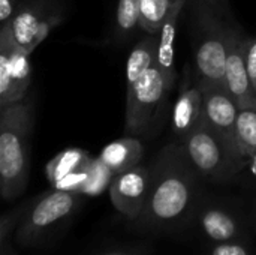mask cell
Listing matches in <instances>:
<instances>
[{"label":"cell","mask_w":256,"mask_h":255,"mask_svg":"<svg viewBox=\"0 0 256 255\" xmlns=\"http://www.w3.org/2000/svg\"><path fill=\"white\" fill-rule=\"evenodd\" d=\"M152 186L141 216L129 227L144 236L177 234L192 225L204 198V180L180 141L165 146L150 164Z\"/></svg>","instance_id":"obj_1"},{"label":"cell","mask_w":256,"mask_h":255,"mask_svg":"<svg viewBox=\"0 0 256 255\" xmlns=\"http://www.w3.org/2000/svg\"><path fill=\"white\" fill-rule=\"evenodd\" d=\"M194 47V81L200 87L224 86L230 41L238 26L213 0H189Z\"/></svg>","instance_id":"obj_2"},{"label":"cell","mask_w":256,"mask_h":255,"mask_svg":"<svg viewBox=\"0 0 256 255\" xmlns=\"http://www.w3.org/2000/svg\"><path fill=\"white\" fill-rule=\"evenodd\" d=\"M33 119V101L0 108V194L4 201L16 200L27 189Z\"/></svg>","instance_id":"obj_3"},{"label":"cell","mask_w":256,"mask_h":255,"mask_svg":"<svg viewBox=\"0 0 256 255\" xmlns=\"http://www.w3.org/2000/svg\"><path fill=\"white\" fill-rule=\"evenodd\" d=\"M82 203V194L56 188L27 200V207L14 234L16 246L36 249L51 245L69 227Z\"/></svg>","instance_id":"obj_4"},{"label":"cell","mask_w":256,"mask_h":255,"mask_svg":"<svg viewBox=\"0 0 256 255\" xmlns=\"http://www.w3.org/2000/svg\"><path fill=\"white\" fill-rule=\"evenodd\" d=\"M180 143L204 182L225 185L232 182L246 168V164L231 146L207 126L204 120Z\"/></svg>","instance_id":"obj_5"},{"label":"cell","mask_w":256,"mask_h":255,"mask_svg":"<svg viewBox=\"0 0 256 255\" xmlns=\"http://www.w3.org/2000/svg\"><path fill=\"white\" fill-rule=\"evenodd\" d=\"M174 86L154 63L134 86L126 89L124 132L134 137L152 135L160 122Z\"/></svg>","instance_id":"obj_6"},{"label":"cell","mask_w":256,"mask_h":255,"mask_svg":"<svg viewBox=\"0 0 256 255\" xmlns=\"http://www.w3.org/2000/svg\"><path fill=\"white\" fill-rule=\"evenodd\" d=\"M192 225L207 243L250 240L249 222L243 209L228 200L204 195Z\"/></svg>","instance_id":"obj_7"},{"label":"cell","mask_w":256,"mask_h":255,"mask_svg":"<svg viewBox=\"0 0 256 255\" xmlns=\"http://www.w3.org/2000/svg\"><path fill=\"white\" fill-rule=\"evenodd\" d=\"M64 14V0H20L12 21L9 23L15 44L32 51L58 26Z\"/></svg>","instance_id":"obj_8"},{"label":"cell","mask_w":256,"mask_h":255,"mask_svg":"<svg viewBox=\"0 0 256 255\" xmlns=\"http://www.w3.org/2000/svg\"><path fill=\"white\" fill-rule=\"evenodd\" d=\"M30 83V54L15 44L8 24L0 29V108L24 101Z\"/></svg>","instance_id":"obj_9"},{"label":"cell","mask_w":256,"mask_h":255,"mask_svg":"<svg viewBox=\"0 0 256 255\" xmlns=\"http://www.w3.org/2000/svg\"><path fill=\"white\" fill-rule=\"evenodd\" d=\"M150 165H135L114 176L110 186L111 203L129 225L134 224L144 212L150 194Z\"/></svg>","instance_id":"obj_10"},{"label":"cell","mask_w":256,"mask_h":255,"mask_svg":"<svg viewBox=\"0 0 256 255\" xmlns=\"http://www.w3.org/2000/svg\"><path fill=\"white\" fill-rule=\"evenodd\" d=\"M246 42L240 27L237 26L230 41V50L225 65L224 87L230 96L236 101L238 108L256 105V90L246 66Z\"/></svg>","instance_id":"obj_11"},{"label":"cell","mask_w":256,"mask_h":255,"mask_svg":"<svg viewBox=\"0 0 256 255\" xmlns=\"http://www.w3.org/2000/svg\"><path fill=\"white\" fill-rule=\"evenodd\" d=\"M201 89H202L204 123L210 126L219 137H222L240 158L236 149V120L238 114V105L230 96V93L225 90L224 86H212V87H201Z\"/></svg>","instance_id":"obj_12"},{"label":"cell","mask_w":256,"mask_h":255,"mask_svg":"<svg viewBox=\"0 0 256 255\" xmlns=\"http://www.w3.org/2000/svg\"><path fill=\"white\" fill-rule=\"evenodd\" d=\"M92 159L90 153L82 149H64L46 164V179L56 189L81 194L88 176Z\"/></svg>","instance_id":"obj_13"},{"label":"cell","mask_w":256,"mask_h":255,"mask_svg":"<svg viewBox=\"0 0 256 255\" xmlns=\"http://www.w3.org/2000/svg\"><path fill=\"white\" fill-rule=\"evenodd\" d=\"M188 81L189 75H186L171 116L172 134L178 141L184 140L202 122V89L195 81L194 84Z\"/></svg>","instance_id":"obj_14"},{"label":"cell","mask_w":256,"mask_h":255,"mask_svg":"<svg viewBox=\"0 0 256 255\" xmlns=\"http://www.w3.org/2000/svg\"><path fill=\"white\" fill-rule=\"evenodd\" d=\"M189 0H176L170 9L168 17L165 18L159 33H158V66L168 78V81L174 86L176 84V62H174V44L177 35V24L180 14L188 6Z\"/></svg>","instance_id":"obj_15"},{"label":"cell","mask_w":256,"mask_h":255,"mask_svg":"<svg viewBox=\"0 0 256 255\" xmlns=\"http://www.w3.org/2000/svg\"><path fill=\"white\" fill-rule=\"evenodd\" d=\"M99 158L114 174H120L135 165H140L144 158V146L136 137L128 135L108 143L100 150Z\"/></svg>","instance_id":"obj_16"},{"label":"cell","mask_w":256,"mask_h":255,"mask_svg":"<svg viewBox=\"0 0 256 255\" xmlns=\"http://www.w3.org/2000/svg\"><path fill=\"white\" fill-rule=\"evenodd\" d=\"M158 60V35H147L128 56L126 86H134ZM126 87V89H128Z\"/></svg>","instance_id":"obj_17"},{"label":"cell","mask_w":256,"mask_h":255,"mask_svg":"<svg viewBox=\"0 0 256 255\" xmlns=\"http://www.w3.org/2000/svg\"><path fill=\"white\" fill-rule=\"evenodd\" d=\"M236 149L246 165L256 153V105L238 108L236 120Z\"/></svg>","instance_id":"obj_18"},{"label":"cell","mask_w":256,"mask_h":255,"mask_svg":"<svg viewBox=\"0 0 256 255\" xmlns=\"http://www.w3.org/2000/svg\"><path fill=\"white\" fill-rule=\"evenodd\" d=\"M140 27V0H117L112 41L124 44Z\"/></svg>","instance_id":"obj_19"},{"label":"cell","mask_w":256,"mask_h":255,"mask_svg":"<svg viewBox=\"0 0 256 255\" xmlns=\"http://www.w3.org/2000/svg\"><path fill=\"white\" fill-rule=\"evenodd\" d=\"M176 0H140V27L147 35H158Z\"/></svg>","instance_id":"obj_20"},{"label":"cell","mask_w":256,"mask_h":255,"mask_svg":"<svg viewBox=\"0 0 256 255\" xmlns=\"http://www.w3.org/2000/svg\"><path fill=\"white\" fill-rule=\"evenodd\" d=\"M114 173L102 162V159L93 158L90 168H88V176L86 180V185L81 191L82 195H99L102 194L106 188L111 186V182L114 179Z\"/></svg>","instance_id":"obj_21"},{"label":"cell","mask_w":256,"mask_h":255,"mask_svg":"<svg viewBox=\"0 0 256 255\" xmlns=\"http://www.w3.org/2000/svg\"><path fill=\"white\" fill-rule=\"evenodd\" d=\"M26 207H27V201L3 213L0 219V246L12 242V237L20 225V221L24 215Z\"/></svg>","instance_id":"obj_22"},{"label":"cell","mask_w":256,"mask_h":255,"mask_svg":"<svg viewBox=\"0 0 256 255\" xmlns=\"http://www.w3.org/2000/svg\"><path fill=\"white\" fill-rule=\"evenodd\" d=\"M204 255H256L252 240L207 243Z\"/></svg>","instance_id":"obj_23"},{"label":"cell","mask_w":256,"mask_h":255,"mask_svg":"<svg viewBox=\"0 0 256 255\" xmlns=\"http://www.w3.org/2000/svg\"><path fill=\"white\" fill-rule=\"evenodd\" d=\"M150 251H152L150 245L135 243V245H126V246H114V248L105 249L94 255H148Z\"/></svg>","instance_id":"obj_24"},{"label":"cell","mask_w":256,"mask_h":255,"mask_svg":"<svg viewBox=\"0 0 256 255\" xmlns=\"http://www.w3.org/2000/svg\"><path fill=\"white\" fill-rule=\"evenodd\" d=\"M246 66H248V72L249 77L254 83L256 84V38H248L246 42Z\"/></svg>","instance_id":"obj_25"},{"label":"cell","mask_w":256,"mask_h":255,"mask_svg":"<svg viewBox=\"0 0 256 255\" xmlns=\"http://www.w3.org/2000/svg\"><path fill=\"white\" fill-rule=\"evenodd\" d=\"M18 3L20 0H0V29L12 21Z\"/></svg>","instance_id":"obj_26"},{"label":"cell","mask_w":256,"mask_h":255,"mask_svg":"<svg viewBox=\"0 0 256 255\" xmlns=\"http://www.w3.org/2000/svg\"><path fill=\"white\" fill-rule=\"evenodd\" d=\"M213 3H214L224 14H226L228 17H232V14H231V6H230V0H213Z\"/></svg>","instance_id":"obj_27"},{"label":"cell","mask_w":256,"mask_h":255,"mask_svg":"<svg viewBox=\"0 0 256 255\" xmlns=\"http://www.w3.org/2000/svg\"><path fill=\"white\" fill-rule=\"evenodd\" d=\"M0 255H16V251H15L12 242H9V243L0 246Z\"/></svg>","instance_id":"obj_28"},{"label":"cell","mask_w":256,"mask_h":255,"mask_svg":"<svg viewBox=\"0 0 256 255\" xmlns=\"http://www.w3.org/2000/svg\"><path fill=\"white\" fill-rule=\"evenodd\" d=\"M248 168L250 170V173L256 177V153L249 159V164H248Z\"/></svg>","instance_id":"obj_29"},{"label":"cell","mask_w":256,"mask_h":255,"mask_svg":"<svg viewBox=\"0 0 256 255\" xmlns=\"http://www.w3.org/2000/svg\"><path fill=\"white\" fill-rule=\"evenodd\" d=\"M255 227H256V218H255Z\"/></svg>","instance_id":"obj_30"},{"label":"cell","mask_w":256,"mask_h":255,"mask_svg":"<svg viewBox=\"0 0 256 255\" xmlns=\"http://www.w3.org/2000/svg\"><path fill=\"white\" fill-rule=\"evenodd\" d=\"M255 90H256V84H255Z\"/></svg>","instance_id":"obj_31"}]
</instances>
